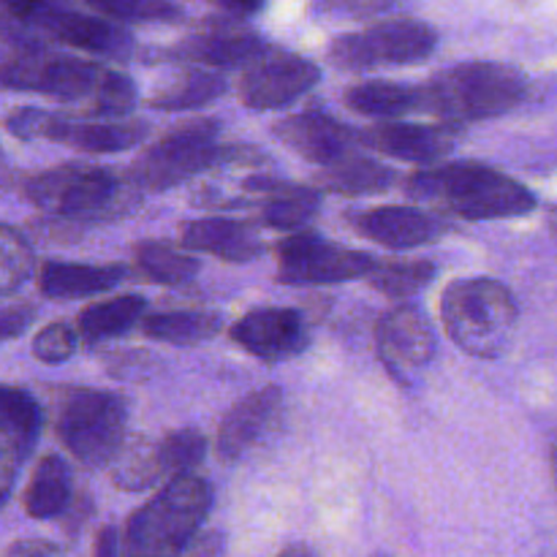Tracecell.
Masks as SVG:
<instances>
[{"label": "cell", "instance_id": "cell-1", "mask_svg": "<svg viewBox=\"0 0 557 557\" xmlns=\"http://www.w3.org/2000/svg\"><path fill=\"white\" fill-rule=\"evenodd\" d=\"M0 87L69 103L82 117H125L139 101L128 74L49 47H5Z\"/></svg>", "mask_w": 557, "mask_h": 557}, {"label": "cell", "instance_id": "cell-2", "mask_svg": "<svg viewBox=\"0 0 557 557\" xmlns=\"http://www.w3.org/2000/svg\"><path fill=\"white\" fill-rule=\"evenodd\" d=\"M408 196L466 221H500L536 210L528 185L479 161H449L419 169L406 183Z\"/></svg>", "mask_w": 557, "mask_h": 557}, {"label": "cell", "instance_id": "cell-3", "mask_svg": "<svg viewBox=\"0 0 557 557\" xmlns=\"http://www.w3.org/2000/svg\"><path fill=\"white\" fill-rule=\"evenodd\" d=\"M531 82L520 69L498 60H466L422 85V112L441 123L468 125L504 117L528 98Z\"/></svg>", "mask_w": 557, "mask_h": 557}, {"label": "cell", "instance_id": "cell-4", "mask_svg": "<svg viewBox=\"0 0 557 557\" xmlns=\"http://www.w3.org/2000/svg\"><path fill=\"white\" fill-rule=\"evenodd\" d=\"M212 490L196 473L169 479L125 522L120 557H183L205 525Z\"/></svg>", "mask_w": 557, "mask_h": 557}, {"label": "cell", "instance_id": "cell-5", "mask_svg": "<svg viewBox=\"0 0 557 557\" xmlns=\"http://www.w3.org/2000/svg\"><path fill=\"white\" fill-rule=\"evenodd\" d=\"M441 319L455 346L468 357L498 359L515 341L520 308L506 283L460 277L441 297Z\"/></svg>", "mask_w": 557, "mask_h": 557}, {"label": "cell", "instance_id": "cell-6", "mask_svg": "<svg viewBox=\"0 0 557 557\" xmlns=\"http://www.w3.org/2000/svg\"><path fill=\"white\" fill-rule=\"evenodd\" d=\"M221 123L218 120H188L152 141L128 166L125 183L134 190H169L207 169L221 166Z\"/></svg>", "mask_w": 557, "mask_h": 557}, {"label": "cell", "instance_id": "cell-7", "mask_svg": "<svg viewBox=\"0 0 557 557\" xmlns=\"http://www.w3.org/2000/svg\"><path fill=\"white\" fill-rule=\"evenodd\" d=\"M25 199L38 210L69 221H87L107 212H125V183L114 172L90 163H63L33 174L25 183Z\"/></svg>", "mask_w": 557, "mask_h": 557}, {"label": "cell", "instance_id": "cell-8", "mask_svg": "<svg viewBox=\"0 0 557 557\" xmlns=\"http://www.w3.org/2000/svg\"><path fill=\"white\" fill-rule=\"evenodd\" d=\"M125 422L128 411L123 397L114 392L76 386L60 397L54 433L74 460L87 468H101L109 466L123 444Z\"/></svg>", "mask_w": 557, "mask_h": 557}, {"label": "cell", "instance_id": "cell-9", "mask_svg": "<svg viewBox=\"0 0 557 557\" xmlns=\"http://www.w3.org/2000/svg\"><path fill=\"white\" fill-rule=\"evenodd\" d=\"M438 47V30L430 22L413 16H389L362 30L343 33L326 47V60L335 69L375 71L413 65L428 60Z\"/></svg>", "mask_w": 557, "mask_h": 557}, {"label": "cell", "instance_id": "cell-10", "mask_svg": "<svg viewBox=\"0 0 557 557\" xmlns=\"http://www.w3.org/2000/svg\"><path fill=\"white\" fill-rule=\"evenodd\" d=\"M5 131L22 141H58L82 152H123L139 147L150 125L136 117H82L22 107L3 120Z\"/></svg>", "mask_w": 557, "mask_h": 557}, {"label": "cell", "instance_id": "cell-11", "mask_svg": "<svg viewBox=\"0 0 557 557\" xmlns=\"http://www.w3.org/2000/svg\"><path fill=\"white\" fill-rule=\"evenodd\" d=\"M379 261L313 232H292L277 245V281L286 286H330L368 277Z\"/></svg>", "mask_w": 557, "mask_h": 557}, {"label": "cell", "instance_id": "cell-12", "mask_svg": "<svg viewBox=\"0 0 557 557\" xmlns=\"http://www.w3.org/2000/svg\"><path fill=\"white\" fill-rule=\"evenodd\" d=\"M321 79V69L313 60L297 52L267 47L250 63L243 65L237 82V98L253 112L283 109L297 98L308 96Z\"/></svg>", "mask_w": 557, "mask_h": 557}, {"label": "cell", "instance_id": "cell-13", "mask_svg": "<svg viewBox=\"0 0 557 557\" xmlns=\"http://www.w3.org/2000/svg\"><path fill=\"white\" fill-rule=\"evenodd\" d=\"M359 145L417 166H433L444 161L462 139V125L451 123H403L381 120L368 131H357Z\"/></svg>", "mask_w": 557, "mask_h": 557}, {"label": "cell", "instance_id": "cell-14", "mask_svg": "<svg viewBox=\"0 0 557 557\" xmlns=\"http://www.w3.org/2000/svg\"><path fill=\"white\" fill-rule=\"evenodd\" d=\"M44 36L47 44H63L98 60H131L136 54V38L128 27L101 14L71 9L65 0H58L52 9Z\"/></svg>", "mask_w": 557, "mask_h": 557}, {"label": "cell", "instance_id": "cell-15", "mask_svg": "<svg viewBox=\"0 0 557 557\" xmlns=\"http://www.w3.org/2000/svg\"><path fill=\"white\" fill-rule=\"evenodd\" d=\"M232 341L261 362H286L310 346L308 321L294 308H256L232 326Z\"/></svg>", "mask_w": 557, "mask_h": 557}, {"label": "cell", "instance_id": "cell-16", "mask_svg": "<svg viewBox=\"0 0 557 557\" xmlns=\"http://www.w3.org/2000/svg\"><path fill=\"white\" fill-rule=\"evenodd\" d=\"M267 38L250 27L237 25V22H210L199 30L180 38L166 58L177 60L183 65H199V69L226 71L243 69L245 63L256 58L261 49H267Z\"/></svg>", "mask_w": 557, "mask_h": 557}, {"label": "cell", "instance_id": "cell-17", "mask_svg": "<svg viewBox=\"0 0 557 557\" xmlns=\"http://www.w3.org/2000/svg\"><path fill=\"white\" fill-rule=\"evenodd\" d=\"M379 354L395 379L408 381V373L428 368L435 359V332L417 305H397L375 326Z\"/></svg>", "mask_w": 557, "mask_h": 557}, {"label": "cell", "instance_id": "cell-18", "mask_svg": "<svg viewBox=\"0 0 557 557\" xmlns=\"http://www.w3.org/2000/svg\"><path fill=\"white\" fill-rule=\"evenodd\" d=\"M272 134L288 150L321 169L332 166L341 158H346L348 152L359 150L357 131L332 117V114L319 112V109H308V112H297L277 120Z\"/></svg>", "mask_w": 557, "mask_h": 557}, {"label": "cell", "instance_id": "cell-19", "mask_svg": "<svg viewBox=\"0 0 557 557\" xmlns=\"http://www.w3.org/2000/svg\"><path fill=\"white\" fill-rule=\"evenodd\" d=\"M283 411V389L270 384L234 403L218 424L215 451L223 462H237L264 438Z\"/></svg>", "mask_w": 557, "mask_h": 557}, {"label": "cell", "instance_id": "cell-20", "mask_svg": "<svg viewBox=\"0 0 557 557\" xmlns=\"http://www.w3.org/2000/svg\"><path fill=\"white\" fill-rule=\"evenodd\" d=\"M348 221L364 239L389 250L422 248L446 234L444 218L417 210V207H373V210L354 212Z\"/></svg>", "mask_w": 557, "mask_h": 557}, {"label": "cell", "instance_id": "cell-21", "mask_svg": "<svg viewBox=\"0 0 557 557\" xmlns=\"http://www.w3.org/2000/svg\"><path fill=\"white\" fill-rule=\"evenodd\" d=\"M180 243L190 253H212L223 261H234V264L259 259L261 248H264L253 223L215 215L183 223Z\"/></svg>", "mask_w": 557, "mask_h": 557}, {"label": "cell", "instance_id": "cell-22", "mask_svg": "<svg viewBox=\"0 0 557 557\" xmlns=\"http://www.w3.org/2000/svg\"><path fill=\"white\" fill-rule=\"evenodd\" d=\"M245 194L259 196L261 223L275 232H299L315 218L321 207V190L308 185H294L286 180L256 174L243 183Z\"/></svg>", "mask_w": 557, "mask_h": 557}, {"label": "cell", "instance_id": "cell-23", "mask_svg": "<svg viewBox=\"0 0 557 557\" xmlns=\"http://www.w3.org/2000/svg\"><path fill=\"white\" fill-rule=\"evenodd\" d=\"M128 270L123 264H71V261H47L38 272V288L49 299H85L112 292L125 281Z\"/></svg>", "mask_w": 557, "mask_h": 557}, {"label": "cell", "instance_id": "cell-24", "mask_svg": "<svg viewBox=\"0 0 557 557\" xmlns=\"http://www.w3.org/2000/svg\"><path fill=\"white\" fill-rule=\"evenodd\" d=\"M228 90V79L223 71L199 69V65H185L183 71L163 79L147 98V107L158 112H188V109L207 107L218 101Z\"/></svg>", "mask_w": 557, "mask_h": 557}, {"label": "cell", "instance_id": "cell-25", "mask_svg": "<svg viewBox=\"0 0 557 557\" xmlns=\"http://www.w3.org/2000/svg\"><path fill=\"white\" fill-rule=\"evenodd\" d=\"M315 183H319L321 190H332V194L368 196L389 190L397 183V174L386 163L354 150L337 163H332V166L321 169Z\"/></svg>", "mask_w": 557, "mask_h": 557}, {"label": "cell", "instance_id": "cell-26", "mask_svg": "<svg viewBox=\"0 0 557 557\" xmlns=\"http://www.w3.org/2000/svg\"><path fill=\"white\" fill-rule=\"evenodd\" d=\"M109 471H112L109 476H112L114 487L125 490V493H145V490L169 482L158 441L145 438V435L123 438L120 449L109 460Z\"/></svg>", "mask_w": 557, "mask_h": 557}, {"label": "cell", "instance_id": "cell-27", "mask_svg": "<svg viewBox=\"0 0 557 557\" xmlns=\"http://www.w3.org/2000/svg\"><path fill=\"white\" fill-rule=\"evenodd\" d=\"M346 107L370 120H400L411 112H422V87L397 82H359L346 90Z\"/></svg>", "mask_w": 557, "mask_h": 557}, {"label": "cell", "instance_id": "cell-28", "mask_svg": "<svg viewBox=\"0 0 557 557\" xmlns=\"http://www.w3.org/2000/svg\"><path fill=\"white\" fill-rule=\"evenodd\" d=\"M27 517L33 520H54L71 506V471L63 457L47 455L38 460L25 495H22Z\"/></svg>", "mask_w": 557, "mask_h": 557}, {"label": "cell", "instance_id": "cell-29", "mask_svg": "<svg viewBox=\"0 0 557 557\" xmlns=\"http://www.w3.org/2000/svg\"><path fill=\"white\" fill-rule=\"evenodd\" d=\"M147 299L139 294H123V297L103 299L85 308L76 319V335L85 343H101L128 332L136 321L145 315Z\"/></svg>", "mask_w": 557, "mask_h": 557}, {"label": "cell", "instance_id": "cell-30", "mask_svg": "<svg viewBox=\"0 0 557 557\" xmlns=\"http://www.w3.org/2000/svg\"><path fill=\"white\" fill-rule=\"evenodd\" d=\"M223 319L207 310H172V313L147 315L141 332L152 341L172 343V346H196L221 332Z\"/></svg>", "mask_w": 557, "mask_h": 557}, {"label": "cell", "instance_id": "cell-31", "mask_svg": "<svg viewBox=\"0 0 557 557\" xmlns=\"http://www.w3.org/2000/svg\"><path fill=\"white\" fill-rule=\"evenodd\" d=\"M134 259L152 283H163V286H185L201 272V261L190 256V250H180L161 239L136 243Z\"/></svg>", "mask_w": 557, "mask_h": 557}, {"label": "cell", "instance_id": "cell-32", "mask_svg": "<svg viewBox=\"0 0 557 557\" xmlns=\"http://www.w3.org/2000/svg\"><path fill=\"white\" fill-rule=\"evenodd\" d=\"M58 0H0V41L5 47H49L44 27Z\"/></svg>", "mask_w": 557, "mask_h": 557}, {"label": "cell", "instance_id": "cell-33", "mask_svg": "<svg viewBox=\"0 0 557 557\" xmlns=\"http://www.w3.org/2000/svg\"><path fill=\"white\" fill-rule=\"evenodd\" d=\"M438 275L433 261H395V264H375L368 275L370 286L389 299H411L430 286Z\"/></svg>", "mask_w": 557, "mask_h": 557}, {"label": "cell", "instance_id": "cell-34", "mask_svg": "<svg viewBox=\"0 0 557 557\" xmlns=\"http://www.w3.org/2000/svg\"><path fill=\"white\" fill-rule=\"evenodd\" d=\"M92 14L120 25H177L185 20L174 0H85Z\"/></svg>", "mask_w": 557, "mask_h": 557}, {"label": "cell", "instance_id": "cell-35", "mask_svg": "<svg viewBox=\"0 0 557 557\" xmlns=\"http://www.w3.org/2000/svg\"><path fill=\"white\" fill-rule=\"evenodd\" d=\"M417 0H310L308 14L321 22H364L406 14Z\"/></svg>", "mask_w": 557, "mask_h": 557}, {"label": "cell", "instance_id": "cell-36", "mask_svg": "<svg viewBox=\"0 0 557 557\" xmlns=\"http://www.w3.org/2000/svg\"><path fill=\"white\" fill-rule=\"evenodd\" d=\"M158 451H161L163 471L166 479L194 473L207 457V438L194 428L172 430L163 438H158Z\"/></svg>", "mask_w": 557, "mask_h": 557}, {"label": "cell", "instance_id": "cell-37", "mask_svg": "<svg viewBox=\"0 0 557 557\" xmlns=\"http://www.w3.org/2000/svg\"><path fill=\"white\" fill-rule=\"evenodd\" d=\"M36 270L30 243L16 228L0 223V297L14 294Z\"/></svg>", "mask_w": 557, "mask_h": 557}, {"label": "cell", "instance_id": "cell-38", "mask_svg": "<svg viewBox=\"0 0 557 557\" xmlns=\"http://www.w3.org/2000/svg\"><path fill=\"white\" fill-rule=\"evenodd\" d=\"M0 424L11 430L27 449H33L41 428V411L25 389L0 384Z\"/></svg>", "mask_w": 557, "mask_h": 557}, {"label": "cell", "instance_id": "cell-39", "mask_svg": "<svg viewBox=\"0 0 557 557\" xmlns=\"http://www.w3.org/2000/svg\"><path fill=\"white\" fill-rule=\"evenodd\" d=\"M76 346H79L76 326L65 324V321H52L33 337V357L44 364H60L74 357Z\"/></svg>", "mask_w": 557, "mask_h": 557}, {"label": "cell", "instance_id": "cell-40", "mask_svg": "<svg viewBox=\"0 0 557 557\" xmlns=\"http://www.w3.org/2000/svg\"><path fill=\"white\" fill-rule=\"evenodd\" d=\"M27 451L30 449L11 430L0 424V509L9 504L11 493H14L16 476H20L22 460L27 457Z\"/></svg>", "mask_w": 557, "mask_h": 557}, {"label": "cell", "instance_id": "cell-41", "mask_svg": "<svg viewBox=\"0 0 557 557\" xmlns=\"http://www.w3.org/2000/svg\"><path fill=\"white\" fill-rule=\"evenodd\" d=\"M36 319V308L27 302H11L0 305V343L14 341L22 332L30 326V321Z\"/></svg>", "mask_w": 557, "mask_h": 557}, {"label": "cell", "instance_id": "cell-42", "mask_svg": "<svg viewBox=\"0 0 557 557\" xmlns=\"http://www.w3.org/2000/svg\"><path fill=\"white\" fill-rule=\"evenodd\" d=\"M112 364H120V368H109L112 370V375H117V379H134V381L150 379V375L158 370V359L145 351L117 354V357L112 359Z\"/></svg>", "mask_w": 557, "mask_h": 557}, {"label": "cell", "instance_id": "cell-43", "mask_svg": "<svg viewBox=\"0 0 557 557\" xmlns=\"http://www.w3.org/2000/svg\"><path fill=\"white\" fill-rule=\"evenodd\" d=\"M3 557H65L58 544L47 542V539H20L5 549Z\"/></svg>", "mask_w": 557, "mask_h": 557}, {"label": "cell", "instance_id": "cell-44", "mask_svg": "<svg viewBox=\"0 0 557 557\" xmlns=\"http://www.w3.org/2000/svg\"><path fill=\"white\" fill-rule=\"evenodd\" d=\"M223 555V536L218 531L210 533H196L194 542L188 544L183 557H221Z\"/></svg>", "mask_w": 557, "mask_h": 557}, {"label": "cell", "instance_id": "cell-45", "mask_svg": "<svg viewBox=\"0 0 557 557\" xmlns=\"http://www.w3.org/2000/svg\"><path fill=\"white\" fill-rule=\"evenodd\" d=\"M215 9H221L223 14L234 16V20H248L256 16L259 11H264L267 0H210Z\"/></svg>", "mask_w": 557, "mask_h": 557}, {"label": "cell", "instance_id": "cell-46", "mask_svg": "<svg viewBox=\"0 0 557 557\" xmlns=\"http://www.w3.org/2000/svg\"><path fill=\"white\" fill-rule=\"evenodd\" d=\"M96 557H120V536L114 528H103L96 539Z\"/></svg>", "mask_w": 557, "mask_h": 557}, {"label": "cell", "instance_id": "cell-47", "mask_svg": "<svg viewBox=\"0 0 557 557\" xmlns=\"http://www.w3.org/2000/svg\"><path fill=\"white\" fill-rule=\"evenodd\" d=\"M277 557H319V555H315L310 547H305V544H292V547L283 549Z\"/></svg>", "mask_w": 557, "mask_h": 557}, {"label": "cell", "instance_id": "cell-48", "mask_svg": "<svg viewBox=\"0 0 557 557\" xmlns=\"http://www.w3.org/2000/svg\"><path fill=\"white\" fill-rule=\"evenodd\" d=\"M11 183V169L9 163H5L3 152H0V185H9Z\"/></svg>", "mask_w": 557, "mask_h": 557}]
</instances>
